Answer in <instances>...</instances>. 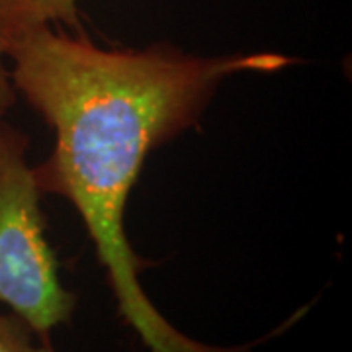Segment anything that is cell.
<instances>
[{"label": "cell", "instance_id": "6da1fadb", "mask_svg": "<svg viewBox=\"0 0 352 352\" xmlns=\"http://www.w3.org/2000/svg\"><path fill=\"white\" fill-rule=\"evenodd\" d=\"M10 80L55 131L34 166L41 194L80 215L124 323L149 352H249L258 342L217 346L176 329L141 284L143 261L126 233L129 194L151 151L200 124L219 85L239 73H276L296 63L274 51L200 57L173 43L102 47L85 34L41 28L6 50Z\"/></svg>", "mask_w": 352, "mask_h": 352}, {"label": "cell", "instance_id": "7a4b0ae2", "mask_svg": "<svg viewBox=\"0 0 352 352\" xmlns=\"http://www.w3.org/2000/svg\"><path fill=\"white\" fill-rule=\"evenodd\" d=\"M28 147L24 131L0 120V303L51 340L53 329L73 321L78 296L61 280Z\"/></svg>", "mask_w": 352, "mask_h": 352}, {"label": "cell", "instance_id": "3957f363", "mask_svg": "<svg viewBox=\"0 0 352 352\" xmlns=\"http://www.w3.org/2000/svg\"><path fill=\"white\" fill-rule=\"evenodd\" d=\"M41 28L78 30V0H0V43L6 50Z\"/></svg>", "mask_w": 352, "mask_h": 352}, {"label": "cell", "instance_id": "277c9868", "mask_svg": "<svg viewBox=\"0 0 352 352\" xmlns=\"http://www.w3.org/2000/svg\"><path fill=\"white\" fill-rule=\"evenodd\" d=\"M0 352H57L18 315L0 314Z\"/></svg>", "mask_w": 352, "mask_h": 352}, {"label": "cell", "instance_id": "5b68a950", "mask_svg": "<svg viewBox=\"0 0 352 352\" xmlns=\"http://www.w3.org/2000/svg\"><path fill=\"white\" fill-rule=\"evenodd\" d=\"M16 104V92H14L12 80H10V71L6 65V53L0 43V120H4V116Z\"/></svg>", "mask_w": 352, "mask_h": 352}]
</instances>
